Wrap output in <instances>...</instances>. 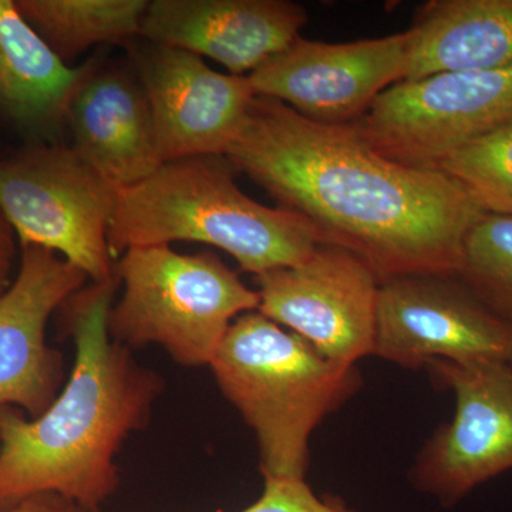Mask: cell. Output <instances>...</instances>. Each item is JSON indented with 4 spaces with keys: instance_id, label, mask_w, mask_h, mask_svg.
Listing matches in <instances>:
<instances>
[{
    "instance_id": "1",
    "label": "cell",
    "mask_w": 512,
    "mask_h": 512,
    "mask_svg": "<svg viewBox=\"0 0 512 512\" xmlns=\"http://www.w3.org/2000/svg\"><path fill=\"white\" fill-rule=\"evenodd\" d=\"M235 171L305 218L319 244L346 249L380 279L457 276L483 211L446 174L377 153L356 124L316 123L256 96L225 154Z\"/></svg>"
},
{
    "instance_id": "2",
    "label": "cell",
    "mask_w": 512,
    "mask_h": 512,
    "mask_svg": "<svg viewBox=\"0 0 512 512\" xmlns=\"http://www.w3.org/2000/svg\"><path fill=\"white\" fill-rule=\"evenodd\" d=\"M119 275L92 282L62 306L76 357L69 382L36 419L0 407V510L55 494L100 512L120 485L116 456L146 429L163 393L158 373L111 339Z\"/></svg>"
},
{
    "instance_id": "3",
    "label": "cell",
    "mask_w": 512,
    "mask_h": 512,
    "mask_svg": "<svg viewBox=\"0 0 512 512\" xmlns=\"http://www.w3.org/2000/svg\"><path fill=\"white\" fill-rule=\"evenodd\" d=\"M234 170L224 156L181 158L121 190L109 229L113 255L200 242L227 252L255 276L306 261L319 247L312 225L295 212L249 198L235 183Z\"/></svg>"
},
{
    "instance_id": "4",
    "label": "cell",
    "mask_w": 512,
    "mask_h": 512,
    "mask_svg": "<svg viewBox=\"0 0 512 512\" xmlns=\"http://www.w3.org/2000/svg\"><path fill=\"white\" fill-rule=\"evenodd\" d=\"M208 367L254 431L264 478H306L312 434L363 382L258 311L232 323Z\"/></svg>"
},
{
    "instance_id": "5",
    "label": "cell",
    "mask_w": 512,
    "mask_h": 512,
    "mask_svg": "<svg viewBox=\"0 0 512 512\" xmlns=\"http://www.w3.org/2000/svg\"><path fill=\"white\" fill-rule=\"evenodd\" d=\"M116 272L124 292L109 313L111 339L130 350L158 345L181 366H210L232 323L259 308L258 292L210 251L130 248Z\"/></svg>"
},
{
    "instance_id": "6",
    "label": "cell",
    "mask_w": 512,
    "mask_h": 512,
    "mask_svg": "<svg viewBox=\"0 0 512 512\" xmlns=\"http://www.w3.org/2000/svg\"><path fill=\"white\" fill-rule=\"evenodd\" d=\"M119 192L72 146L0 158V212L22 247L50 249L97 284L116 275L109 229Z\"/></svg>"
},
{
    "instance_id": "7",
    "label": "cell",
    "mask_w": 512,
    "mask_h": 512,
    "mask_svg": "<svg viewBox=\"0 0 512 512\" xmlns=\"http://www.w3.org/2000/svg\"><path fill=\"white\" fill-rule=\"evenodd\" d=\"M512 123V64L404 80L356 126L377 153L434 170L444 158Z\"/></svg>"
},
{
    "instance_id": "8",
    "label": "cell",
    "mask_w": 512,
    "mask_h": 512,
    "mask_svg": "<svg viewBox=\"0 0 512 512\" xmlns=\"http://www.w3.org/2000/svg\"><path fill=\"white\" fill-rule=\"evenodd\" d=\"M426 369L456 409L417 454L410 481L448 508L512 470V363L434 360Z\"/></svg>"
},
{
    "instance_id": "9",
    "label": "cell",
    "mask_w": 512,
    "mask_h": 512,
    "mask_svg": "<svg viewBox=\"0 0 512 512\" xmlns=\"http://www.w3.org/2000/svg\"><path fill=\"white\" fill-rule=\"evenodd\" d=\"M373 356L404 369L434 360L511 363L512 326L457 276H396L380 282Z\"/></svg>"
},
{
    "instance_id": "10",
    "label": "cell",
    "mask_w": 512,
    "mask_h": 512,
    "mask_svg": "<svg viewBox=\"0 0 512 512\" xmlns=\"http://www.w3.org/2000/svg\"><path fill=\"white\" fill-rule=\"evenodd\" d=\"M258 312L339 365L373 356L380 279L346 249L322 245L302 264L256 276Z\"/></svg>"
},
{
    "instance_id": "11",
    "label": "cell",
    "mask_w": 512,
    "mask_h": 512,
    "mask_svg": "<svg viewBox=\"0 0 512 512\" xmlns=\"http://www.w3.org/2000/svg\"><path fill=\"white\" fill-rule=\"evenodd\" d=\"M409 33L346 43L299 36L248 74L256 96L269 97L316 123L355 124L406 74Z\"/></svg>"
},
{
    "instance_id": "12",
    "label": "cell",
    "mask_w": 512,
    "mask_h": 512,
    "mask_svg": "<svg viewBox=\"0 0 512 512\" xmlns=\"http://www.w3.org/2000/svg\"><path fill=\"white\" fill-rule=\"evenodd\" d=\"M137 70L163 163L225 157L256 97L248 76L215 72L194 53L154 43L141 50Z\"/></svg>"
},
{
    "instance_id": "13",
    "label": "cell",
    "mask_w": 512,
    "mask_h": 512,
    "mask_svg": "<svg viewBox=\"0 0 512 512\" xmlns=\"http://www.w3.org/2000/svg\"><path fill=\"white\" fill-rule=\"evenodd\" d=\"M22 249L19 274L0 295V407L20 406L36 419L63 380L62 355L46 345L47 322L89 278L50 249Z\"/></svg>"
},
{
    "instance_id": "14",
    "label": "cell",
    "mask_w": 512,
    "mask_h": 512,
    "mask_svg": "<svg viewBox=\"0 0 512 512\" xmlns=\"http://www.w3.org/2000/svg\"><path fill=\"white\" fill-rule=\"evenodd\" d=\"M308 12L289 0H154L140 36L248 76L301 36Z\"/></svg>"
},
{
    "instance_id": "15",
    "label": "cell",
    "mask_w": 512,
    "mask_h": 512,
    "mask_svg": "<svg viewBox=\"0 0 512 512\" xmlns=\"http://www.w3.org/2000/svg\"><path fill=\"white\" fill-rule=\"evenodd\" d=\"M66 123L76 153L117 191L141 183L164 164L143 84L121 67L94 60L70 101Z\"/></svg>"
},
{
    "instance_id": "16",
    "label": "cell",
    "mask_w": 512,
    "mask_h": 512,
    "mask_svg": "<svg viewBox=\"0 0 512 512\" xmlns=\"http://www.w3.org/2000/svg\"><path fill=\"white\" fill-rule=\"evenodd\" d=\"M407 33L404 80L510 66L512 0H431Z\"/></svg>"
},
{
    "instance_id": "17",
    "label": "cell",
    "mask_w": 512,
    "mask_h": 512,
    "mask_svg": "<svg viewBox=\"0 0 512 512\" xmlns=\"http://www.w3.org/2000/svg\"><path fill=\"white\" fill-rule=\"evenodd\" d=\"M94 60L70 67L19 12L0 0V111L20 130L49 136L66 121Z\"/></svg>"
},
{
    "instance_id": "18",
    "label": "cell",
    "mask_w": 512,
    "mask_h": 512,
    "mask_svg": "<svg viewBox=\"0 0 512 512\" xmlns=\"http://www.w3.org/2000/svg\"><path fill=\"white\" fill-rule=\"evenodd\" d=\"M19 12L64 63L104 43L140 36L146 0H15Z\"/></svg>"
},
{
    "instance_id": "19",
    "label": "cell",
    "mask_w": 512,
    "mask_h": 512,
    "mask_svg": "<svg viewBox=\"0 0 512 512\" xmlns=\"http://www.w3.org/2000/svg\"><path fill=\"white\" fill-rule=\"evenodd\" d=\"M457 278L512 326V215L478 217L464 239Z\"/></svg>"
},
{
    "instance_id": "20",
    "label": "cell",
    "mask_w": 512,
    "mask_h": 512,
    "mask_svg": "<svg viewBox=\"0 0 512 512\" xmlns=\"http://www.w3.org/2000/svg\"><path fill=\"white\" fill-rule=\"evenodd\" d=\"M490 214L512 215V123L454 151L437 164Z\"/></svg>"
},
{
    "instance_id": "21",
    "label": "cell",
    "mask_w": 512,
    "mask_h": 512,
    "mask_svg": "<svg viewBox=\"0 0 512 512\" xmlns=\"http://www.w3.org/2000/svg\"><path fill=\"white\" fill-rule=\"evenodd\" d=\"M241 512H357L335 497H320L306 478H264V491Z\"/></svg>"
},
{
    "instance_id": "22",
    "label": "cell",
    "mask_w": 512,
    "mask_h": 512,
    "mask_svg": "<svg viewBox=\"0 0 512 512\" xmlns=\"http://www.w3.org/2000/svg\"><path fill=\"white\" fill-rule=\"evenodd\" d=\"M0 512H87L79 505L55 494L36 495Z\"/></svg>"
},
{
    "instance_id": "23",
    "label": "cell",
    "mask_w": 512,
    "mask_h": 512,
    "mask_svg": "<svg viewBox=\"0 0 512 512\" xmlns=\"http://www.w3.org/2000/svg\"><path fill=\"white\" fill-rule=\"evenodd\" d=\"M15 231L0 212V295L9 288V276L15 256Z\"/></svg>"
},
{
    "instance_id": "24",
    "label": "cell",
    "mask_w": 512,
    "mask_h": 512,
    "mask_svg": "<svg viewBox=\"0 0 512 512\" xmlns=\"http://www.w3.org/2000/svg\"><path fill=\"white\" fill-rule=\"evenodd\" d=\"M511 363H512V359H511Z\"/></svg>"
}]
</instances>
